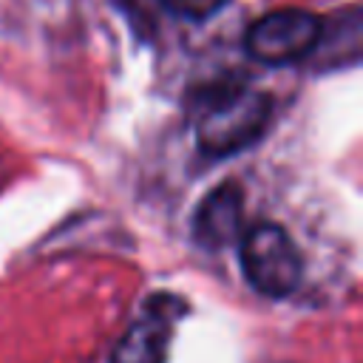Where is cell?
<instances>
[{
  "instance_id": "1",
  "label": "cell",
  "mask_w": 363,
  "mask_h": 363,
  "mask_svg": "<svg viewBox=\"0 0 363 363\" xmlns=\"http://www.w3.org/2000/svg\"><path fill=\"white\" fill-rule=\"evenodd\" d=\"M272 116V99L264 91H227L210 102L196 125L199 147L210 156H230L261 139Z\"/></svg>"
},
{
  "instance_id": "2",
  "label": "cell",
  "mask_w": 363,
  "mask_h": 363,
  "mask_svg": "<svg viewBox=\"0 0 363 363\" xmlns=\"http://www.w3.org/2000/svg\"><path fill=\"white\" fill-rule=\"evenodd\" d=\"M241 269L255 292L267 298H286L301 284L303 261L284 227L261 221L241 238Z\"/></svg>"
},
{
  "instance_id": "3",
  "label": "cell",
  "mask_w": 363,
  "mask_h": 363,
  "mask_svg": "<svg viewBox=\"0 0 363 363\" xmlns=\"http://www.w3.org/2000/svg\"><path fill=\"white\" fill-rule=\"evenodd\" d=\"M320 31V17L306 9H278L258 17L247 34L244 48L264 65H289L312 54Z\"/></svg>"
},
{
  "instance_id": "4",
  "label": "cell",
  "mask_w": 363,
  "mask_h": 363,
  "mask_svg": "<svg viewBox=\"0 0 363 363\" xmlns=\"http://www.w3.org/2000/svg\"><path fill=\"white\" fill-rule=\"evenodd\" d=\"M244 216V193L235 182L213 187L193 216V238L207 250H221L235 241Z\"/></svg>"
},
{
  "instance_id": "5",
  "label": "cell",
  "mask_w": 363,
  "mask_h": 363,
  "mask_svg": "<svg viewBox=\"0 0 363 363\" xmlns=\"http://www.w3.org/2000/svg\"><path fill=\"white\" fill-rule=\"evenodd\" d=\"M179 309L147 306L145 315L119 337L111 363H164L170 346V326Z\"/></svg>"
},
{
  "instance_id": "6",
  "label": "cell",
  "mask_w": 363,
  "mask_h": 363,
  "mask_svg": "<svg viewBox=\"0 0 363 363\" xmlns=\"http://www.w3.org/2000/svg\"><path fill=\"white\" fill-rule=\"evenodd\" d=\"M312 54L329 60L332 65H354L360 57V11L349 9L329 20H320Z\"/></svg>"
},
{
  "instance_id": "7",
  "label": "cell",
  "mask_w": 363,
  "mask_h": 363,
  "mask_svg": "<svg viewBox=\"0 0 363 363\" xmlns=\"http://www.w3.org/2000/svg\"><path fill=\"white\" fill-rule=\"evenodd\" d=\"M227 0H162V6L179 17L187 20H204L210 14H216Z\"/></svg>"
}]
</instances>
